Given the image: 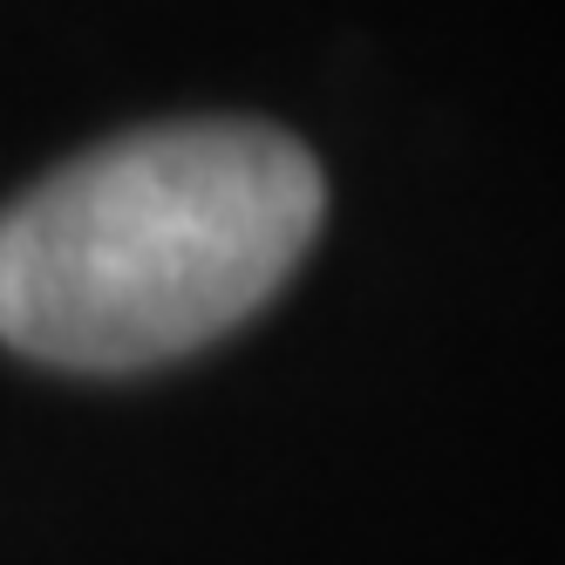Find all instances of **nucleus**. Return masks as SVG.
<instances>
[{
	"instance_id": "nucleus-1",
	"label": "nucleus",
	"mask_w": 565,
	"mask_h": 565,
	"mask_svg": "<svg viewBox=\"0 0 565 565\" xmlns=\"http://www.w3.org/2000/svg\"><path fill=\"white\" fill-rule=\"evenodd\" d=\"M320 164L273 124L116 137L0 212V341L130 375L259 313L313 246Z\"/></svg>"
}]
</instances>
